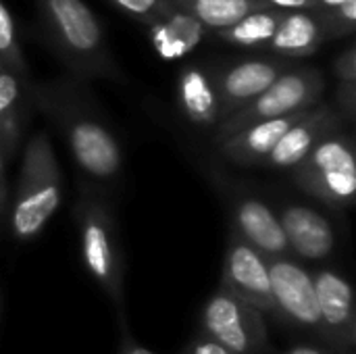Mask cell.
I'll use <instances>...</instances> for the list:
<instances>
[{"mask_svg":"<svg viewBox=\"0 0 356 354\" xmlns=\"http://www.w3.org/2000/svg\"><path fill=\"white\" fill-rule=\"evenodd\" d=\"M35 106L60 129L65 142L90 184L104 190L123 171V148L104 123L86 90L73 79H58L29 88Z\"/></svg>","mask_w":356,"mask_h":354,"instance_id":"obj_1","label":"cell"},{"mask_svg":"<svg viewBox=\"0 0 356 354\" xmlns=\"http://www.w3.org/2000/svg\"><path fill=\"white\" fill-rule=\"evenodd\" d=\"M44 29L63 58L79 79H119L121 71L94 10L83 0H33Z\"/></svg>","mask_w":356,"mask_h":354,"instance_id":"obj_2","label":"cell"},{"mask_svg":"<svg viewBox=\"0 0 356 354\" xmlns=\"http://www.w3.org/2000/svg\"><path fill=\"white\" fill-rule=\"evenodd\" d=\"M60 198L63 179L52 142L44 131L33 134L25 144L17 190L8 207V221L15 240H35L56 213Z\"/></svg>","mask_w":356,"mask_h":354,"instance_id":"obj_3","label":"cell"},{"mask_svg":"<svg viewBox=\"0 0 356 354\" xmlns=\"http://www.w3.org/2000/svg\"><path fill=\"white\" fill-rule=\"evenodd\" d=\"M75 219L79 227L83 265L111 298L121 321L125 319V288H123V257L117 234L113 209L106 200L104 190L90 182L79 188L75 207ZM125 323V321H123Z\"/></svg>","mask_w":356,"mask_h":354,"instance_id":"obj_4","label":"cell"},{"mask_svg":"<svg viewBox=\"0 0 356 354\" xmlns=\"http://www.w3.org/2000/svg\"><path fill=\"white\" fill-rule=\"evenodd\" d=\"M292 177L300 190L332 209H348L355 202L356 159L350 134L334 131L325 136L300 161Z\"/></svg>","mask_w":356,"mask_h":354,"instance_id":"obj_5","label":"cell"},{"mask_svg":"<svg viewBox=\"0 0 356 354\" xmlns=\"http://www.w3.org/2000/svg\"><path fill=\"white\" fill-rule=\"evenodd\" d=\"M323 92H325V75L317 67H298V69L292 67L286 73H282L252 102H248L246 106L223 119L217 127L215 142L225 140L254 123L309 111L315 104H319Z\"/></svg>","mask_w":356,"mask_h":354,"instance_id":"obj_6","label":"cell"},{"mask_svg":"<svg viewBox=\"0 0 356 354\" xmlns=\"http://www.w3.org/2000/svg\"><path fill=\"white\" fill-rule=\"evenodd\" d=\"M200 334L232 354H267L269 336L263 313L219 288L200 311Z\"/></svg>","mask_w":356,"mask_h":354,"instance_id":"obj_7","label":"cell"},{"mask_svg":"<svg viewBox=\"0 0 356 354\" xmlns=\"http://www.w3.org/2000/svg\"><path fill=\"white\" fill-rule=\"evenodd\" d=\"M267 267L271 277L275 317L292 328L313 332L317 338H321L317 292L311 271L296 263L292 257L269 259Z\"/></svg>","mask_w":356,"mask_h":354,"instance_id":"obj_8","label":"cell"},{"mask_svg":"<svg viewBox=\"0 0 356 354\" xmlns=\"http://www.w3.org/2000/svg\"><path fill=\"white\" fill-rule=\"evenodd\" d=\"M321 319V342L338 354H355L356 315L350 282L334 269L311 271Z\"/></svg>","mask_w":356,"mask_h":354,"instance_id":"obj_9","label":"cell"},{"mask_svg":"<svg viewBox=\"0 0 356 354\" xmlns=\"http://www.w3.org/2000/svg\"><path fill=\"white\" fill-rule=\"evenodd\" d=\"M292 65L294 61L284 56H257L234 61L211 71L221 102V121L252 102L282 73L292 69Z\"/></svg>","mask_w":356,"mask_h":354,"instance_id":"obj_10","label":"cell"},{"mask_svg":"<svg viewBox=\"0 0 356 354\" xmlns=\"http://www.w3.org/2000/svg\"><path fill=\"white\" fill-rule=\"evenodd\" d=\"M221 288L238 300L254 307L259 313L275 315L267 259L259 255L252 246H248L234 232H229L227 238Z\"/></svg>","mask_w":356,"mask_h":354,"instance_id":"obj_11","label":"cell"},{"mask_svg":"<svg viewBox=\"0 0 356 354\" xmlns=\"http://www.w3.org/2000/svg\"><path fill=\"white\" fill-rule=\"evenodd\" d=\"M229 211L232 232L267 261L292 255L277 211H273L265 200L246 192H234L229 200Z\"/></svg>","mask_w":356,"mask_h":354,"instance_id":"obj_12","label":"cell"},{"mask_svg":"<svg viewBox=\"0 0 356 354\" xmlns=\"http://www.w3.org/2000/svg\"><path fill=\"white\" fill-rule=\"evenodd\" d=\"M342 117L336 111L334 104L323 102L315 104L305 113L302 119H298L273 146V150L265 156L261 167L273 169V171H284V169H294L305 156L330 134L340 131Z\"/></svg>","mask_w":356,"mask_h":354,"instance_id":"obj_13","label":"cell"},{"mask_svg":"<svg viewBox=\"0 0 356 354\" xmlns=\"http://www.w3.org/2000/svg\"><path fill=\"white\" fill-rule=\"evenodd\" d=\"M280 223L288 240L290 252L305 261H325L334 255L336 234L332 223L311 207L282 204Z\"/></svg>","mask_w":356,"mask_h":354,"instance_id":"obj_14","label":"cell"},{"mask_svg":"<svg viewBox=\"0 0 356 354\" xmlns=\"http://www.w3.org/2000/svg\"><path fill=\"white\" fill-rule=\"evenodd\" d=\"M307 111L294 113V115H286V117H277V119H269V121H261L254 123L250 127L240 129L238 134L219 140V152L242 167H254L261 165L265 161V156L273 150V146L280 142V138L298 121L305 117Z\"/></svg>","mask_w":356,"mask_h":354,"instance_id":"obj_15","label":"cell"},{"mask_svg":"<svg viewBox=\"0 0 356 354\" xmlns=\"http://www.w3.org/2000/svg\"><path fill=\"white\" fill-rule=\"evenodd\" d=\"M327 38H330L327 27L315 8L284 10L282 21L267 48L275 52V56L296 61L315 54Z\"/></svg>","mask_w":356,"mask_h":354,"instance_id":"obj_16","label":"cell"},{"mask_svg":"<svg viewBox=\"0 0 356 354\" xmlns=\"http://www.w3.org/2000/svg\"><path fill=\"white\" fill-rule=\"evenodd\" d=\"M177 102L186 119L200 127L221 123V102L209 69L200 65H186L177 77Z\"/></svg>","mask_w":356,"mask_h":354,"instance_id":"obj_17","label":"cell"},{"mask_svg":"<svg viewBox=\"0 0 356 354\" xmlns=\"http://www.w3.org/2000/svg\"><path fill=\"white\" fill-rule=\"evenodd\" d=\"M146 27L156 54L165 61L188 56L207 35L204 25H200L192 15L181 10L177 4L163 17L150 21Z\"/></svg>","mask_w":356,"mask_h":354,"instance_id":"obj_18","label":"cell"},{"mask_svg":"<svg viewBox=\"0 0 356 354\" xmlns=\"http://www.w3.org/2000/svg\"><path fill=\"white\" fill-rule=\"evenodd\" d=\"M181 10L192 15L207 31H221L252 10L269 8L263 0H171Z\"/></svg>","mask_w":356,"mask_h":354,"instance_id":"obj_19","label":"cell"},{"mask_svg":"<svg viewBox=\"0 0 356 354\" xmlns=\"http://www.w3.org/2000/svg\"><path fill=\"white\" fill-rule=\"evenodd\" d=\"M284 10H277L273 6L263 8V10H252L234 25L215 31V35L232 46L240 48H267L280 21H282Z\"/></svg>","mask_w":356,"mask_h":354,"instance_id":"obj_20","label":"cell"},{"mask_svg":"<svg viewBox=\"0 0 356 354\" xmlns=\"http://www.w3.org/2000/svg\"><path fill=\"white\" fill-rule=\"evenodd\" d=\"M15 73L0 71V150L8 159L21 138L23 127V88ZM25 83V81H23Z\"/></svg>","mask_w":356,"mask_h":354,"instance_id":"obj_21","label":"cell"},{"mask_svg":"<svg viewBox=\"0 0 356 354\" xmlns=\"http://www.w3.org/2000/svg\"><path fill=\"white\" fill-rule=\"evenodd\" d=\"M0 63L6 71L15 73L19 79L27 81V63L19 48L15 23H13L10 10L4 4V0H0Z\"/></svg>","mask_w":356,"mask_h":354,"instance_id":"obj_22","label":"cell"},{"mask_svg":"<svg viewBox=\"0 0 356 354\" xmlns=\"http://www.w3.org/2000/svg\"><path fill=\"white\" fill-rule=\"evenodd\" d=\"M319 17L323 19L330 38L353 33L356 25V0H348L342 6L336 8H315Z\"/></svg>","mask_w":356,"mask_h":354,"instance_id":"obj_23","label":"cell"},{"mask_svg":"<svg viewBox=\"0 0 356 354\" xmlns=\"http://www.w3.org/2000/svg\"><path fill=\"white\" fill-rule=\"evenodd\" d=\"M108 2L115 4L121 13L142 21L144 25L163 17L167 10L175 6L171 0H108Z\"/></svg>","mask_w":356,"mask_h":354,"instance_id":"obj_24","label":"cell"},{"mask_svg":"<svg viewBox=\"0 0 356 354\" xmlns=\"http://www.w3.org/2000/svg\"><path fill=\"white\" fill-rule=\"evenodd\" d=\"M334 73L340 83H356V48L353 44L336 56Z\"/></svg>","mask_w":356,"mask_h":354,"instance_id":"obj_25","label":"cell"},{"mask_svg":"<svg viewBox=\"0 0 356 354\" xmlns=\"http://www.w3.org/2000/svg\"><path fill=\"white\" fill-rule=\"evenodd\" d=\"M338 100V113L346 121H355L356 115V83H340L336 92Z\"/></svg>","mask_w":356,"mask_h":354,"instance_id":"obj_26","label":"cell"},{"mask_svg":"<svg viewBox=\"0 0 356 354\" xmlns=\"http://www.w3.org/2000/svg\"><path fill=\"white\" fill-rule=\"evenodd\" d=\"M184 354H232L229 351H225L221 344H217V342H213L211 338H207V336H196L188 346H186V351Z\"/></svg>","mask_w":356,"mask_h":354,"instance_id":"obj_27","label":"cell"},{"mask_svg":"<svg viewBox=\"0 0 356 354\" xmlns=\"http://www.w3.org/2000/svg\"><path fill=\"white\" fill-rule=\"evenodd\" d=\"M277 10H313L317 8V0H263Z\"/></svg>","mask_w":356,"mask_h":354,"instance_id":"obj_28","label":"cell"},{"mask_svg":"<svg viewBox=\"0 0 356 354\" xmlns=\"http://www.w3.org/2000/svg\"><path fill=\"white\" fill-rule=\"evenodd\" d=\"M4 154L0 150V221L8 217V207H10V198H8V184H6V169H4Z\"/></svg>","mask_w":356,"mask_h":354,"instance_id":"obj_29","label":"cell"},{"mask_svg":"<svg viewBox=\"0 0 356 354\" xmlns=\"http://www.w3.org/2000/svg\"><path fill=\"white\" fill-rule=\"evenodd\" d=\"M123 328H125V325H123ZM117 354H154V353H152V351H148L146 346L138 344V342L134 340V336L129 334V330L125 328V332H123V336H121L119 353Z\"/></svg>","mask_w":356,"mask_h":354,"instance_id":"obj_30","label":"cell"},{"mask_svg":"<svg viewBox=\"0 0 356 354\" xmlns=\"http://www.w3.org/2000/svg\"><path fill=\"white\" fill-rule=\"evenodd\" d=\"M284 354H338L334 351H330L327 346L323 344H311V342H300V344H294L290 348H286Z\"/></svg>","mask_w":356,"mask_h":354,"instance_id":"obj_31","label":"cell"},{"mask_svg":"<svg viewBox=\"0 0 356 354\" xmlns=\"http://www.w3.org/2000/svg\"><path fill=\"white\" fill-rule=\"evenodd\" d=\"M344 2L348 0H317V8H336V6H342Z\"/></svg>","mask_w":356,"mask_h":354,"instance_id":"obj_32","label":"cell"},{"mask_svg":"<svg viewBox=\"0 0 356 354\" xmlns=\"http://www.w3.org/2000/svg\"><path fill=\"white\" fill-rule=\"evenodd\" d=\"M0 309H2V296H0Z\"/></svg>","mask_w":356,"mask_h":354,"instance_id":"obj_33","label":"cell"},{"mask_svg":"<svg viewBox=\"0 0 356 354\" xmlns=\"http://www.w3.org/2000/svg\"><path fill=\"white\" fill-rule=\"evenodd\" d=\"M2 69H4V67H2V63H0V71H2Z\"/></svg>","mask_w":356,"mask_h":354,"instance_id":"obj_34","label":"cell"}]
</instances>
